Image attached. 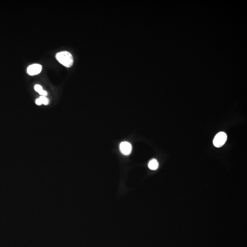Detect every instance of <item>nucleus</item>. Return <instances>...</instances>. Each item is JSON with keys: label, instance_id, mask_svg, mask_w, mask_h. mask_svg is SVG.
I'll return each instance as SVG.
<instances>
[{"label": "nucleus", "instance_id": "1", "mask_svg": "<svg viewBox=\"0 0 247 247\" xmlns=\"http://www.w3.org/2000/svg\"><path fill=\"white\" fill-rule=\"evenodd\" d=\"M56 58L58 61L67 68H71L73 64V57L68 51H62L56 55Z\"/></svg>", "mask_w": 247, "mask_h": 247}, {"label": "nucleus", "instance_id": "2", "mask_svg": "<svg viewBox=\"0 0 247 247\" xmlns=\"http://www.w3.org/2000/svg\"><path fill=\"white\" fill-rule=\"evenodd\" d=\"M227 140V135L225 132L217 133L213 139V144L216 147H220L224 145Z\"/></svg>", "mask_w": 247, "mask_h": 247}, {"label": "nucleus", "instance_id": "3", "mask_svg": "<svg viewBox=\"0 0 247 247\" xmlns=\"http://www.w3.org/2000/svg\"><path fill=\"white\" fill-rule=\"evenodd\" d=\"M42 67L38 64H34L30 65L27 68V73L30 76L36 75L40 73Z\"/></svg>", "mask_w": 247, "mask_h": 247}, {"label": "nucleus", "instance_id": "4", "mask_svg": "<svg viewBox=\"0 0 247 247\" xmlns=\"http://www.w3.org/2000/svg\"><path fill=\"white\" fill-rule=\"evenodd\" d=\"M121 152L125 155H128L131 153L132 146L128 142H122L120 145Z\"/></svg>", "mask_w": 247, "mask_h": 247}, {"label": "nucleus", "instance_id": "5", "mask_svg": "<svg viewBox=\"0 0 247 247\" xmlns=\"http://www.w3.org/2000/svg\"><path fill=\"white\" fill-rule=\"evenodd\" d=\"M158 163L157 160L155 159L151 160L148 163V167L152 170H155L158 169Z\"/></svg>", "mask_w": 247, "mask_h": 247}, {"label": "nucleus", "instance_id": "6", "mask_svg": "<svg viewBox=\"0 0 247 247\" xmlns=\"http://www.w3.org/2000/svg\"><path fill=\"white\" fill-rule=\"evenodd\" d=\"M40 100H41L42 104L44 105H47L49 103V99L45 97V96H40L39 97Z\"/></svg>", "mask_w": 247, "mask_h": 247}, {"label": "nucleus", "instance_id": "7", "mask_svg": "<svg viewBox=\"0 0 247 247\" xmlns=\"http://www.w3.org/2000/svg\"><path fill=\"white\" fill-rule=\"evenodd\" d=\"M35 90L37 92L39 93V92L43 90V88L40 85H38V84H37V85H35Z\"/></svg>", "mask_w": 247, "mask_h": 247}, {"label": "nucleus", "instance_id": "8", "mask_svg": "<svg viewBox=\"0 0 247 247\" xmlns=\"http://www.w3.org/2000/svg\"><path fill=\"white\" fill-rule=\"evenodd\" d=\"M39 94L41 95V96L45 97V96L47 95V92L43 90L40 92L39 93Z\"/></svg>", "mask_w": 247, "mask_h": 247}, {"label": "nucleus", "instance_id": "9", "mask_svg": "<svg viewBox=\"0 0 247 247\" xmlns=\"http://www.w3.org/2000/svg\"><path fill=\"white\" fill-rule=\"evenodd\" d=\"M35 103L38 105H41L42 104L41 100H40V98H37V99L36 100Z\"/></svg>", "mask_w": 247, "mask_h": 247}]
</instances>
